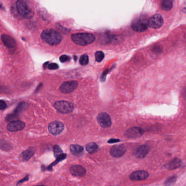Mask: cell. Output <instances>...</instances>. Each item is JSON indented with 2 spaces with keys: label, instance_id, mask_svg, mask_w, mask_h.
Listing matches in <instances>:
<instances>
[{
  "label": "cell",
  "instance_id": "2e32d148",
  "mask_svg": "<svg viewBox=\"0 0 186 186\" xmlns=\"http://www.w3.org/2000/svg\"><path fill=\"white\" fill-rule=\"evenodd\" d=\"M70 172L74 176L82 177L86 174V170L82 166H74L70 168Z\"/></svg>",
  "mask_w": 186,
  "mask_h": 186
},
{
  "label": "cell",
  "instance_id": "f1b7e54d",
  "mask_svg": "<svg viewBox=\"0 0 186 186\" xmlns=\"http://www.w3.org/2000/svg\"><path fill=\"white\" fill-rule=\"evenodd\" d=\"M7 107V105L6 102L2 100H0V110H5Z\"/></svg>",
  "mask_w": 186,
  "mask_h": 186
},
{
  "label": "cell",
  "instance_id": "d6986e66",
  "mask_svg": "<svg viewBox=\"0 0 186 186\" xmlns=\"http://www.w3.org/2000/svg\"><path fill=\"white\" fill-rule=\"evenodd\" d=\"M70 151L75 156H80L83 153V148L78 145H72L70 147Z\"/></svg>",
  "mask_w": 186,
  "mask_h": 186
},
{
  "label": "cell",
  "instance_id": "52a82bcc",
  "mask_svg": "<svg viewBox=\"0 0 186 186\" xmlns=\"http://www.w3.org/2000/svg\"><path fill=\"white\" fill-rule=\"evenodd\" d=\"M78 82L76 81H69L63 82L61 85L59 90L63 93H69L73 92L77 88Z\"/></svg>",
  "mask_w": 186,
  "mask_h": 186
},
{
  "label": "cell",
  "instance_id": "9a60e30c",
  "mask_svg": "<svg viewBox=\"0 0 186 186\" xmlns=\"http://www.w3.org/2000/svg\"><path fill=\"white\" fill-rule=\"evenodd\" d=\"M1 39L5 45L8 48H13L17 45V42L15 41L14 39L9 35H2Z\"/></svg>",
  "mask_w": 186,
  "mask_h": 186
},
{
  "label": "cell",
  "instance_id": "4dcf8cb0",
  "mask_svg": "<svg viewBox=\"0 0 186 186\" xmlns=\"http://www.w3.org/2000/svg\"><path fill=\"white\" fill-rule=\"evenodd\" d=\"M29 180V175H27L26 177L24 178L23 180H20L18 183H17V184H19V183H23V182H25V181H26Z\"/></svg>",
  "mask_w": 186,
  "mask_h": 186
},
{
  "label": "cell",
  "instance_id": "44dd1931",
  "mask_svg": "<svg viewBox=\"0 0 186 186\" xmlns=\"http://www.w3.org/2000/svg\"><path fill=\"white\" fill-rule=\"evenodd\" d=\"M173 7L172 0H162V8L165 11H169Z\"/></svg>",
  "mask_w": 186,
  "mask_h": 186
},
{
  "label": "cell",
  "instance_id": "484cf974",
  "mask_svg": "<svg viewBox=\"0 0 186 186\" xmlns=\"http://www.w3.org/2000/svg\"><path fill=\"white\" fill-rule=\"evenodd\" d=\"M176 179H177V178H176V176H172L171 178H169L165 182V183H164V184H165L166 186L172 185V184H174L175 183V182H176Z\"/></svg>",
  "mask_w": 186,
  "mask_h": 186
},
{
  "label": "cell",
  "instance_id": "1f68e13d",
  "mask_svg": "<svg viewBox=\"0 0 186 186\" xmlns=\"http://www.w3.org/2000/svg\"><path fill=\"white\" fill-rule=\"evenodd\" d=\"M118 141H120V140H119L111 139L109 140L108 143H115V142H118Z\"/></svg>",
  "mask_w": 186,
  "mask_h": 186
},
{
  "label": "cell",
  "instance_id": "7402d4cb",
  "mask_svg": "<svg viewBox=\"0 0 186 186\" xmlns=\"http://www.w3.org/2000/svg\"><path fill=\"white\" fill-rule=\"evenodd\" d=\"M98 145L95 143H90L87 144L86 146V149L87 151L90 153H94L98 150Z\"/></svg>",
  "mask_w": 186,
  "mask_h": 186
},
{
  "label": "cell",
  "instance_id": "4fadbf2b",
  "mask_svg": "<svg viewBox=\"0 0 186 186\" xmlns=\"http://www.w3.org/2000/svg\"><path fill=\"white\" fill-rule=\"evenodd\" d=\"M150 148L146 145L140 146L136 148L134 151V155L137 158H143L149 153Z\"/></svg>",
  "mask_w": 186,
  "mask_h": 186
},
{
  "label": "cell",
  "instance_id": "ba28073f",
  "mask_svg": "<svg viewBox=\"0 0 186 186\" xmlns=\"http://www.w3.org/2000/svg\"><path fill=\"white\" fill-rule=\"evenodd\" d=\"M97 120L99 124L103 128H108L112 125L111 117L105 113H99L97 117Z\"/></svg>",
  "mask_w": 186,
  "mask_h": 186
},
{
  "label": "cell",
  "instance_id": "d6a6232c",
  "mask_svg": "<svg viewBox=\"0 0 186 186\" xmlns=\"http://www.w3.org/2000/svg\"><path fill=\"white\" fill-rule=\"evenodd\" d=\"M48 62H46L45 63V64H44V69H46V67H47V64H48Z\"/></svg>",
  "mask_w": 186,
  "mask_h": 186
},
{
  "label": "cell",
  "instance_id": "8fae6325",
  "mask_svg": "<svg viewBox=\"0 0 186 186\" xmlns=\"http://www.w3.org/2000/svg\"><path fill=\"white\" fill-rule=\"evenodd\" d=\"M126 151V146L121 144V145H115L112 147V148L111 149L110 153L113 157L118 158L123 156Z\"/></svg>",
  "mask_w": 186,
  "mask_h": 186
},
{
  "label": "cell",
  "instance_id": "f546056e",
  "mask_svg": "<svg viewBox=\"0 0 186 186\" xmlns=\"http://www.w3.org/2000/svg\"><path fill=\"white\" fill-rule=\"evenodd\" d=\"M162 50V48L160 46H156L155 48H153V51L156 52H160Z\"/></svg>",
  "mask_w": 186,
  "mask_h": 186
},
{
  "label": "cell",
  "instance_id": "ffe728a7",
  "mask_svg": "<svg viewBox=\"0 0 186 186\" xmlns=\"http://www.w3.org/2000/svg\"><path fill=\"white\" fill-rule=\"evenodd\" d=\"M29 104L26 102H21L19 104L17 105V108L15 109L14 113L15 115H19L23 111L25 110L27 108H28Z\"/></svg>",
  "mask_w": 186,
  "mask_h": 186
},
{
  "label": "cell",
  "instance_id": "277c9868",
  "mask_svg": "<svg viewBox=\"0 0 186 186\" xmlns=\"http://www.w3.org/2000/svg\"><path fill=\"white\" fill-rule=\"evenodd\" d=\"M54 107L57 110L63 113H70L74 110V105L68 101H60L56 102L54 104Z\"/></svg>",
  "mask_w": 186,
  "mask_h": 186
},
{
  "label": "cell",
  "instance_id": "6da1fadb",
  "mask_svg": "<svg viewBox=\"0 0 186 186\" xmlns=\"http://www.w3.org/2000/svg\"><path fill=\"white\" fill-rule=\"evenodd\" d=\"M41 37L43 41L50 45H56L62 41V36L57 31L52 29L44 30L41 34Z\"/></svg>",
  "mask_w": 186,
  "mask_h": 186
},
{
  "label": "cell",
  "instance_id": "7a4b0ae2",
  "mask_svg": "<svg viewBox=\"0 0 186 186\" xmlns=\"http://www.w3.org/2000/svg\"><path fill=\"white\" fill-rule=\"evenodd\" d=\"M16 7L18 13L24 18L30 19L33 17L35 13L28 0H17Z\"/></svg>",
  "mask_w": 186,
  "mask_h": 186
},
{
  "label": "cell",
  "instance_id": "d4e9b609",
  "mask_svg": "<svg viewBox=\"0 0 186 186\" xmlns=\"http://www.w3.org/2000/svg\"><path fill=\"white\" fill-rule=\"evenodd\" d=\"M53 153L55 157H57L60 156V155L63 154V151L62 149L59 147V146L57 145H54L53 147Z\"/></svg>",
  "mask_w": 186,
  "mask_h": 186
},
{
  "label": "cell",
  "instance_id": "e0dca14e",
  "mask_svg": "<svg viewBox=\"0 0 186 186\" xmlns=\"http://www.w3.org/2000/svg\"><path fill=\"white\" fill-rule=\"evenodd\" d=\"M182 162L178 158H175L165 166V167L168 170H174L178 168L181 165Z\"/></svg>",
  "mask_w": 186,
  "mask_h": 186
},
{
  "label": "cell",
  "instance_id": "9c48e42d",
  "mask_svg": "<svg viewBox=\"0 0 186 186\" xmlns=\"http://www.w3.org/2000/svg\"><path fill=\"white\" fill-rule=\"evenodd\" d=\"M64 129V125L62 122L59 121L52 122L49 125V132L52 135H56L60 134Z\"/></svg>",
  "mask_w": 186,
  "mask_h": 186
},
{
  "label": "cell",
  "instance_id": "603a6c76",
  "mask_svg": "<svg viewBox=\"0 0 186 186\" xmlns=\"http://www.w3.org/2000/svg\"><path fill=\"white\" fill-rule=\"evenodd\" d=\"M95 60L98 62H100L102 61L105 57V54L101 51H98L95 53Z\"/></svg>",
  "mask_w": 186,
  "mask_h": 186
},
{
  "label": "cell",
  "instance_id": "3957f363",
  "mask_svg": "<svg viewBox=\"0 0 186 186\" xmlns=\"http://www.w3.org/2000/svg\"><path fill=\"white\" fill-rule=\"evenodd\" d=\"M71 38L76 44L85 46L93 43L95 40V36L91 33H81L72 35Z\"/></svg>",
  "mask_w": 186,
  "mask_h": 186
},
{
  "label": "cell",
  "instance_id": "cb8c5ba5",
  "mask_svg": "<svg viewBox=\"0 0 186 186\" xmlns=\"http://www.w3.org/2000/svg\"><path fill=\"white\" fill-rule=\"evenodd\" d=\"M89 62V57L87 54L83 55L80 57V64L82 66L87 65Z\"/></svg>",
  "mask_w": 186,
  "mask_h": 186
},
{
  "label": "cell",
  "instance_id": "5b68a950",
  "mask_svg": "<svg viewBox=\"0 0 186 186\" xmlns=\"http://www.w3.org/2000/svg\"><path fill=\"white\" fill-rule=\"evenodd\" d=\"M148 21L144 18H139L134 21L132 23V29L137 32H144L148 29Z\"/></svg>",
  "mask_w": 186,
  "mask_h": 186
},
{
  "label": "cell",
  "instance_id": "5bb4252c",
  "mask_svg": "<svg viewBox=\"0 0 186 186\" xmlns=\"http://www.w3.org/2000/svg\"><path fill=\"white\" fill-rule=\"evenodd\" d=\"M149 173L144 170H139L132 172L130 175V178L131 180L139 181L143 180L148 178Z\"/></svg>",
  "mask_w": 186,
  "mask_h": 186
},
{
  "label": "cell",
  "instance_id": "ac0fdd59",
  "mask_svg": "<svg viewBox=\"0 0 186 186\" xmlns=\"http://www.w3.org/2000/svg\"><path fill=\"white\" fill-rule=\"evenodd\" d=\"M35 152V149L33 147H31V148L27 149L26 151H23L21 154V156L23 160L27 161L33 156V155L34 154Z\"/></svg>",
  "mask_w": 186,
  "mask_h": 186
},
{
  "label": "cell",
  "instance_id": "836d02e7",
  "mask_svg": "<svg viewBox=\"0 0 186 186\" xmlns=\"http://www.w3.org/2000/svg\"><path fill=\"white\" fill-rule=\"evenodd\" d=\"M2 87L0 86V93L1 92V91H2Z\"/></svg>",
  "mask_w": 186,
  "mask_h": 186
},
{
  "label": "cell",
  "instance_id": "7c38bea8",
  "mask_svg": "<svg viewBox=\"0 0 186 186\" xmlns=\"http://www.w3.org/2000/svg\"><path fill=\"white\" fill-rule=\"evenodd\" d=\"M144 131L143 129L139 128V127H134L129 128V129H127L126 131L125 135L128 138H138V137L142 136L144 134Z\"/></svg>",
  "mask_w": 186,
  "mask_h": 186
},
{
  "label": "cell",
  "instance_id": "8992f818",
  "mask_svg": "<svg viewBox=\"0 0 186 186\" xmlns=\"http://www.w3.org/2000/svg\"><path fill=\"white\" fill-rule=\"evenodd\" d=\"M148 26L152 29H157L162 27L163 24V19L160 14L154 15L148 21Z\"/></svg>",
  "mask_w": 186,
  "mask_h": 186
},
{
  "label": "cell",
  "instance_id": "4316f807",
  "mask_svg": "<svg viewBox=\"0 0 186 186\" xmlns=\"http://www.w3.org/2000/svg\"><path fill=\"white\" fill-rule=\"evenodd\" d=\"M59 60L61 62L64 63L67 61H69L70 60V57L66 55H63L60 56L59 57Z\"/></svg>",
  "mask_w": 186,
  "mask_h": 186
},
{
  "label": "cell",
  "instance_id": "83f0119b",
  "mask_svg": "<svg viewBox=\"0 0 186 186\" xmlns=\"http://www.w3.org/2000/svg\"><path fill=\"white\" fill-rule=\"evenodd\" d=\"M48 68L49 70H57L58 68H59V66L57 64H55V63H52L48 65Z\"/></svg>",
  "mask_w": 186,
  "mask_h": 186
},
{
  "label": "cell",
  "instance_id": "30bf717a",
  "mask_svg": "<svg viewBox=\"0 0 186 186\" xmlns=\"http://www.w3.org/2000/svg\"><path fill=\"white\" fill-rule=\"evenodd\" d=\"M25 127V124L21 121H12L7 125V129L10 132H15L23 130Z\"/></svg>",
  "mask_w": 186,
  "mask_h": 186
}]
</instances>
